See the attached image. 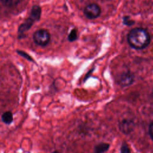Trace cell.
I'll use <instances>...</instances> for the list:
<instances>
[{
    "instance_id": "11",
    "label": "cell",
    "mask_w": 153,
    "mask_h": 153,
    "mask_svg": "<svg viewBox=\"0 0 153 153\" xmlns=\"http://www.w3.org/2000/svg\"><path fill=\"white\" fill-rule=\"evenodd\" d=\"M123 23L126 25H131L134 22L133 21H131L128 16H125L123 18Z\"/></svg>"
},
{
    "instance_id": "10",
    "label": "cell",
    "mask_w": 153,
    "mask_h": 153,
    "mask_svg": "<svg viewBox=\"0 0 153 153\" xmlns=\"http://www.w3.org/2000/svg\"><path fill=\"white\" fill-rule=\"evenodd\" d=\"M17 53H18L19 54H20V55L22 56V57H25V59H27L28 60L33 62V60L32 59V57H31L29 54H27L26 53H25V52H24V51H19V50H17Z\"/></svg>"
},
{
    "instance_id": "7",
    "label": "cell",
    "mask_w": 153,
    "mask_h": 153,
    "mask_svg": "<svg viewBox=\"0 0 153 153\" xmlns=\"http://www.w3.org/2000/svg\"><path fill=\"white\" fill-rule=\"evenodd\" d=\"M109 144L106 143H101L99 145H97L95 148H94V151L96 152H103L106 151L108 148H109Z\"/></svg>"
},
{
    "instance_id": "13",
    "label": "cell",
    "mask_w": 153,
    "mask_h": 153,
    "mask_svg": "<svg viewBox=\"0 0 153 153\" xmlns=\"http://www.w3.org/2000/svg\"><path fill=\"white\" fill-rule=\"evenodd\" d=\"M149 134H150L151 138L153 139V122L151 124V125L149 126Z\"/></svg>"
},
{
    "instance_id": "4",
    "label": "cell",
    "mask_w": 153,
    "mask_h": 153,
    "mask_svg": "<svg viewBox=\"0 0 153 153\" xmlns=\"http://www.w3.org/2000/svg\"><path fill=\"white\" fill-rule=\"evenodd\" d=\"M100 7L94 3L87 5L84 10V14L88 19H95L100 16Z\"/></svg>"
},
{
    "instance_id": "6",
    "label": "cell",
    "mask_w": 153,
    "mask_h": 153,
    "mask_svg": "<svg viewBox=\"0 0 153 153\" xmlns=\"http://www.w3.org/2000/svg\"><path fill=\"white\" fill-rule=\"evenodd\" d=\"M2 121L6 124H10L13 121V115L11 111H7L1 116Z\"/></svg>"
},
{
    "instance_id": "9",
    "label": "cell",
    "mask_w": 153,
    "mask_h": 153,
    "mask_svg": "<svg viewBox=\"0 0 153 153\" xmlns=\"http://www.w3.org/2000/svg\"><path fill=\"white\" fill-rule=\"evenodd\" d=\"M76 38H77V32L76 29H74L71 31L70 33L68 35V40L72 42L76 40Z\"/></svg>"
},
{
    "instance_id": "12",
    "label": "cell",
    "mask_w": 153,
    "mask_h": 153,
    "mask_svg": "<svg viewBox=\"0 0 153 153\" xmlns=\"http://www.w3.org/2000/svg\"><path fill=\"white\" fill-rule=\"evenodd\" d=\"M130 151L129 149V148L128 147V146L126 144H124L122 145L121 148V152H129Z\"/></svg>"
},
{
    "instance_id": "1",
    "label": "cell",
    "mask_w": 153,
    "mask_h": 153,
    "mask_svg": "<svg viewBox=\"0 0 153 153\" xmlns=\"http://www.w3.org/2000/svg\"><path fill=\"white\" fill-rule=\"evenodd\" d=\"M151 38L146 30L141 27L131 29L127 35V41L133 48L140 50L146 47L150 43Z\"/></svg>"
},
{
    "instance_id": "8",
    "label": "cell",
    "mask_w": 153,
    "mask_h": 153,
    "mask_svg": "<svg viewBox=\"0 0 153 153\" xmlns=\"http://www.w3.org/2000/svg\"><path fill=\"white\" fill-rule=\"evenodd\" d=\"M20 0H1L2 4L7 7H14L16 6Z\"/></svg>"
},
{
    "instance_id": "2",
    "label": "cell",
    "mask_w": 153,
    "mask_h": 153,
    "mask_svg": "<svg viewBox=\"0 0 153 153\" xmlns=\"http://www.w3.org/2000/svg\"><path fill=\"white\" fill-rule=\"evenodd\" d=\"M41 15V8L38 5H33L30 10L29 17L20 25L18 29V38L22 39L25 37V33L30 29L35 22L40 19Z\"/></svg>"
},
{
    "instance_id": "5",
    "label": "cell",
    "mask_w": 153,
    "mask_h": 153,
    "mask_svg": "<svg viewBox=\"0 0 153 153\" xmlns=\"http://www.w3.org/2000/svg\"><path fill=\"white\" fill-rule=\"evenodd\" d=\"M133 82V76L130 74H123L119 80V84L123 87L130 85Z\"/></svg>"
},
{
    "instance_id": "3",
    "label": "cell",
    "mask_w": 153,
    "mask_h": 153,
    "mask_svg": "<svg viewBox=\"0 0 153 153\" xmlns=\"http://www.w3.org/2000/svg\"><path fill=\"white\" fill-rule=\"evenodd\" d=\"M34 42L41 47L46 46L50 41V34L44 29H40L35 31L33 35Z\"/></svg>"
}]
</instances>
